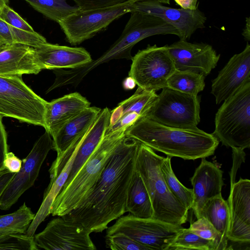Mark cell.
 I'll use <instances>...</instances> for the list:
<instances>
[{
  "instance_id": "16",
  "label": "cell",
  "mask_w": 250,
  "mask_h": 250,
  "mask_svg": "<svg viewBox=\"0 0 250 250\" xmlns=\"http://www.w3.org/2000/svg\"><path fill=\"white\" fill-rule=\"evenodd\" d=\"M229 213V240L250 242V181L241 178L231 185L227 201Z\"/></svg>"
},
{
  "instance_id": "36",
  "label": "cell",
  "mask_w": 250,
  "mask_h": 250,
  "mask_svg": "<svg viewBox=\"0 0 250 250\" xmlns=\"http://www.w3.org/2000/svg\"><path fill=\"white\" fill-rule=\"evenodd\" d=\"M80 10L104 8L119 4L129 0H73Z\"/></svg>"
},
{
  "instance_id": "27",
  "label": "cell",
  "mask_w": 250,
  "mask_h": 250,
  "mask_svg": "<svg viewBox=\"0 0 250 250\" xmlns=\"http://www.w3.org/2000/svg\"><path fill=\"white\" fill-rule=\"evenodd\" d=\"M35 216L25 203L14 212L0 215V234H25Z\"/></svg>"
},
{
  "instance_id": "9",
  "label": "cell",
  "mask_w": 250,
  "mask_h": 250,
  "mask_svg": "<svg viewBox=\"0 0 250 250\" xmlns=\"http://www.w3.org/2000/svg\"><path fill=\"white\" fill-rule=\"evenodd\" d=\"M131 60L129 76L138 87L146 90L156 91L167 87L168 79L176 70L167 44L148 45Z\"/></svg>"
},
{
  "instance_id": "15",
  "label": "cell",
  "mask_w": 250,
  "mask_h": 250,
  "mask_svg": "<svg viewBox=\"0 0 250 250\" xmlns=\"http://www.w3.org/2000/svg\"><path fill=\"white\" fill-rule=\"evenodd\" d=\"M167 47L176 70L205 77L216 67L220 58L211 45L203 42L191 43L180 39Z\"/></svg>"
},
{
  "instance_id": "23",
  "label": "cell",
  "mask_w": 250,
  "mask_h": 250,
  "mask_svg": "<svg viewBox=\"0 0 250 250\" xmlns=\"http://www.w3.org/2000/svg\"><path fill=\"white\" fill-rule=\"evenodd\" d=\"M102 109L89 106L71 118L58 130L52 139L53 149L62 154L79 137L84 133L96 120Z\"/></svg>"
},
{
  "instance_id": "37",
  "label": "cell",
  "mask_w": 250,
  "mask_h": 250,
  "mask_svg": "<svg viewBox=\"0 0 250 250\" xmlns=\"http://www.w3.org/2000/svg\"><path fill=\"white\" fill-rule=\"evenodd\" d=\"M141 117L136 112H128L124 114L115 124L107 127L105 134L123 128H127Z\"/></svg>"
},
{
  "instance_id": "13",
  "label": "cell",
  "mask_w": 250,
  "mask_h": 250,
  "mask_svg": "<svg viewBox=\"0 0 250 250\" xmlns=\"http://www.w3.org/2000/svg\"><path fill=\"white\" fill-rule=\"evenodd\" d=\"M90 233L82 225L58 216L51 220L42 231L34 235V239L39 249L94 250L96 247Z\"/></svg>"
},
{
  "instance_id": "7",
  "label": "cell",
  "mask_w": 250,
  "mask_h": 250,
  "mask_svg": "<svg viewBox=\"0 0 250 250\" xmlns=\"http://www.w3.org/2000/svg\"><path fill=\"white\" fill-rule=\"evenodd\" d=\"M200 98L167 87L162 89L145 116L175 128H194L200 122Z\"/></svg>"
},
{
  "instance_id": "20",
  "label": "cell",
  "mask_w": 250,
  "mask_h": 250,
  "mask_svg": "<svg viewBox=\"0 0 250 250\" xmlns=\"http://www.w3.org/2000/svg\"><path fill=\"white\" fill-rule=\"evenodd\" d=\"M43 69L32 47L14 44L0 52V76L37 74Z\"/></svg>"
},
{
  "instance_id": "22",
  "label": "cell",
  "mask_w": 250,
  "mask_h": 250,
  "mask_svg": "<svg viewBox=\"0 0 250 250\" xmlns=\"http://www.w3.org/2000/svg\"><path fill=\"white\" fill-rule=\"evenodd\" d=\"M110 115V110L107 107L102 109L96 120L82 136L70 173L62 188L70 183L100 144L108 126Z\"/></svg>"
},
{
  "instance_id": "32",
  "label": "cell",
  "mask_w": 250,
  "mask_h": 250,
  "mask_svg": "<svg viewBox=\"0 0 250 250\" xmlns=\"http://www.w3.org/2000/svg\"><path fill=\"white\" fill-rule=\"evenodd\" d=\"M189 230L201 237L211 240L216 245V250H227L221 234L206 218L202 217L192 223L188 228Z\"/></svg>"
},
{
  "instance_id": "14",
  "label": "cell",
  "mask_w": 250,
  "mask_h": 250,
  "mask_svg": "<svg viewBox=\"0 0 250 250\" xmlns=\"http://www.w3.org/2000/svg\"><path fill=\"white\" fill-rule=\"evenodd\" d=\"M134 11L141 12L159 17L174 27L179 33V39L188 40L198 29L205 27L207 20L198 8L187 10L163 5L155 0L134 2Z\"/></svg>"
},
{
  "instance_id": "21",
  "label": "cell",
  "mask_w": 250,
  "mask_h": 250,
  "mask_svg": "<svg viewBox=\"0 0 250 250\" xmlns=\"http://www.w3.org/2000/svg\"><path fill=\"white\" fill-rule=\"evenodd\" d=\"M89 106L90 103L78 92L47 102L44 115L45 131L53 137L64 123Z\"/></svg>"
},
{
  "instance_id": "38",
  "label": "cell",
  "mask_w": 250,
  "mask_h": 250,
  "mask_svg": "<svg viewBox=\"0 0 250 250\" xmlns=\"http://www.w3.org/2000/svg\"><path fill=\"white\" fill-rule=\"evenodd\" d=\"M2 117L0 116V170L3 168V162L8 152L7 135L2 123Z\"/></svg>"
},
{
  "instance_id": "18",
  "label": "cell",
  "mask_w": 250,
  "mask_h": 250,
  "mask_svg": "<svg viewBox=\"0 0 250 250\" xmlns=\"http://www.w3.org/2000/svg\"><path fill=\"white\" fill-rule=\"evenodd\" d=\"M190 180L193 192L191 209L198 219L205 203L209 199L221 194L224 184L223 171L214 163L202 158Z\"/></svg>"
},
{
  "instance_id": "31",
  "label": "cell",
  "mask_w": 250,
  "mask_h": 250,
  "mask_svg": "<svg viewBox=\"0 0 250 250\" xmlns=\"http://www.w3.org/2000/svg\"><path fill=\"white\" fill-rule=\"evenodd\" d=\"M216 250L213 241L201 237L189 229L182 228L168 247L167 250Z\"/></svg>"
},
{
  "instance_id": "17",
  "label": "cell",
  "mask_w": 250,
  "mask_h": 250,
  "mask_svg": "<svg viewBox=\"0 0 250 250\" xmlns=\"http://www.w3.org/2000/svg\"><path fill=\"white\" fill-rule=\"evenodd\" d=\"M250 80V44L232 56L217 76L212 81L211 93L217 104L234 95Z\"/></svg>"
},
{
  "instance_id": "33",
  "label": "cell",
  "mask_w": 250,
  "mask_h": 250,
  "mask_svg": "<svg viewBox=\"0 0 250 250\" xmlns=\"http://www.w3.org/2000/svg\"><path fill=\"white\" fill-rule=\"evenodd\" d=\"M37 250L34 236L28 237L26 234H0V250Z\"/></svg>"
},
{
  "instance_id": "34",
  "label": "cell",
  "mask_w": 250,
  "mask_h": 250,
  "mask_svg": "<svg viewBox=\"0 0 250 250\" xmlns=\"http://www.w3.org/2000/svg\"><path fill=\"white\" fill-rule=\"evenodd\" d=\"M107 247L113 250H152L123 233L105 236Z\"/></svg>"
},
{
  "instance_id": "30",
  "label": "cell",
  "mask_w": 250,
  "mask_h": 250,
  "mask_svg": "<svg viewBox=\"0 0 250 250\" xmlns=\"http://www.w3.org/2000/svg\"><path fill=\"white\" fill-rule=\"evenodd\" d=\"M49 19L59 23L80 10L77 5L71 6L66 0H24Z\"/></svg>"
},
{
  "instance_id": "26",
  "label": "cell",
  "mask_w": 250,
  "mask_h": 250,
  "mask_svg": "<svg viewBox=\"0 0 250 250\" xmlns=\"http://www.w3.org/2000/svg\"><path fill=\"white\" fill-rule=\"evenodd\" d=\"M202 217L207 219L221 234L227 247L229 213L227 201L223 199L221 194L209 199L205 203L200 212V218Z\"/></svg>"
},
{
  "instance_id": "41",
  "label": "cell",
  "mask_w": 250,
  "mask_h": 250,
  "mask_svg": "<svg viewBox=\"0 0 250 250\" xmlns=\"http://www.w3.org/2000/svg\"><path fill=\"white\" fill-rule=\"evenodd\" d=\"M181 8L187 10H195L198 8V0H174Z\"/></svg>"
},
{
  "instance_id": "45",
  "label": "cell",
  "mask_w": 250,
  "mask_h": 250,
  "mask_svg": "<svg viewBox=\"0 0 250 250\" xmlns=\"http://www.w3.org/2000/svg\"><path fill=\"white\" fill-rule=\"evenodd\" d=\"M135 2L136 1H146V0H155L159 2L162 4H170V0H134Z\"/></svg>"
},
{
  "instance_id": "3",
  "label": "cell",
  "mask_w": 250,
  "mask_h": 250,
  "mask_svg": "<svg viewBox=\"0 0 250 250\" xmlns=\"http://www.w3.org/2000/svg\"><path fill=\"white\" fill-rule=\"evenodd\" d=\"M123 128L104 134L95 150L70 183L62 188L50 211L53 216H62L76 208L92 191L116 147L125 136Z\"/></svg>"
},
{
  "instance_id": "40",
  "label": "cell",
  "mask_w": 250,
  "mask_h": 250,
  "mask_svg": "<svg viewBox=\"0 0 250 250\" xmlns=\"http://www.w3.org/2000/svg\"><path fill=\"white\" fill-rule=\"evenodd\" d=\"M15 173L10 172L5 167L0 170V197Z\"/></svg>"
},
{
  "instance_id": "4",
  "label": "cell",
  "mask_w": 250,
  "mask_h": 250,
  "mask_svg": "<svg viewBox=\"0 0 250 250\" xmlns=\"http://www.w3.org/2000/svg\"><path fill=\"white\" fill-rule=\"evenodd\" d=\"M163 158L150 147L140 143L135 169L148 193L153 210L152 218L181 226L188 220V210L171 193L166 184L160 169Z\"/></svg>"
},
{
  "instance_id": "12",
  "label": "cell",
  "mask_w": 250,
  "mask_h": 250,
  "mask_svg": "<svg viewBox=\"0 0 250 250\" xmlns=\"http://www.w3.org/2000/svg\"><path fill=\"white\" fill-rule=\"evenodd\" d=\"M51 137L45 131L22 160L20 170L15 173L0 197V209H9L21 195L34 184L48 153L53 149L54 142Z\"/></svg>"
},
{
  "instance_id": "19",
  "label": "cell",
  "mask_w": 250,
  "mask_h": 250,
  "mask_svg": "<svg viewBox=\"0 0 250 250\" xmlns=\"http://www.w3.org/2000/svg\"><path fill=\"white\" fill-rule=\"evenodd\" d=\"M33 48L44 69L79 68L90 63L92 61L89 53L83 47L46 42Z\"/></svg>"
},
{
  "instance_id": "1",
  "label": "cell",
  "mask_w": 250,
  "mask_h": 250,
  "mask_svg": "<svg viewBox=\"0 0 250 250\" xmlns=\"http://www.w3.org/2000/svg\"><path fill=\"white\" fill-rule=\"evenodd\" d=\"M140 142L125 136L116 147L94 188L76 208L62 217L102 232L126 212L127 190Z\"/></svg>"
},
{
  "instance_id": "28",
  "label": "cell",
  "mask_w": 250,
  "mask_h": 250,
  "mask_svg": "<svg viewBox=\"0 0 250 250\" xmlns=\"http://www.w3.org/2000/svg\"><path fill=\"white\" fill-rule=\"evenodd\" d=\"M205 76L188 71L175 70L167 81V87L182 93L198 95L205 87Z\"/></svg>"
},
{
  "instance_id": "10",
  "label": "cell",
  "mask_w": 250,
  "mask_h": 250,
  "mask_svg": "<svg viewBox=\"0 0 250 250\" xmlns=\"http://www.w3.org/2000/svg\"><path fill=\"white\" fill-rule=\"evenodd\" d=\"M126 23L119 38L103 55L99 61L112 59H131L132 47L140 41L158 35H174L178 31L162 19L152 15L134 11Z\"/></svg>"
},
{
  "instance_id": "8",
  "label": "cell",
  "mask_w": 250,
  "mask_h": 250,
  "mask_svg": "<svg viewBox=\"0 0 250 250\" xmlns=\"http://www.w3.org/2000/svg\"><path fill=\"white\" fill-rule=\"evenodd\" d=\"M134 0L113 6L80 10L61 21L59 24L67 41L71 45L79 44L103 31L114 20L134 11Z\"/></svg>"
},
{
  "instance_id": "2",
  "label": "cell",
  "mask_w": 250,
  "mask_h": 250,
  "mask_svg": "<svg viewBox=\"0 0 250 250\" xmlns=\"http://www.w3.org/2000/svg\"><path fill=\"white\" fill-rule=\"evenodd\" d=\"M125 134L167 156L184 160H194L212 155L220 143L212 133L197 127H172L146 117L141 118L128 127Z\"/></svg>"
},
{
  "instance_id": "25",
  "label": "cell",
  "mask_w": 250,
  "mask_h": 250,
  "mask_svg": "<svg viewBox=\"0 0 250 250\" xmlns=\"http://www.w3.org/2000/svg\"><path fill=\"white\" fill-rule=\"evenodd\" d=\"M158 94L155 91L144 90L139 87L128 99L120 103L118 106L110 111L109 127L115 124L124 114L136 112L144 117L156 100Z\"/></svg>"
},
{
  "instance_id": "39",
  "label": "cell",
  "mask_w": 250,
  "mask_h": 250,
  "mask_svg": "<svg viewBox=\"0 0 250 250\" xmlns=\"http://www.w3.org/2000/svg\"><path fill=\"white\" fill-rule=\"evenodd\" d=\"M22 165V160L15 155L13 152H8L3 162L4 167L10 172L17 173Z\"/></svg>"
},
{
  "instance_id": "24",
  "label": "cell",
  "mask_w": 250,
  "mask_h": 250,
  "mask_svg": "<svg viewBox=\"0 0 250 250\" xmlns=\"http://www.w3.org/2000/svg\"><path fill=\"white\" fill-rule=\"evenodd\" d=\"M126 212L141 218H151L153 210L151 200L139 173L135 169L127 190Z\"/></svg>"
},
{
  "instance_id": "42",
  "label": "cell",
  "mask_w": 250,
  "mask_h": 250,
  "mask_svg": "<svg viewBox=\"0 0 250 250\" xmlns=\"http://www.w3.org/2000/svg\"><path fill=\"white\" fill-rule=\"evenodd\" d=\"M242 35L247 42L250 41V18L249 17L246 18V23L242 30Z\"/></svg>"
},
{
  "instance_id": "43",
  "label": "cell",
  "mask_w": 250,
  "mask_h": 250,
  "mask_svg": "<svg viewBox=\"0 0 250 250\" xmlns=\"http://www.w3.org/2000/svg\"><path fill=\"white\" fill-rule=\"evenodd\" d=\"M136 85L134 79L130 76L125 78L123 83V87L126 90L133 89Z\"/></svg>"
},
{
  "instance_id": "44",
  "label": "cell",
  "mask_w": 250,
  "mask_h": 250,
  "mask_svg": "<svg viewBox=\"0 0 250 250\" xmlns=\"http://www.w3.org/2000/svg\"><path fill=\"white\" fill-rule=\"evenodd\" d=\"M9 45H10L0 36V52Z\"/></svg>"
},
{
  "instance_id": "35",
  "label": "cell",
  "mask_w": 250,
  "mask_h": 250,
  "mask_svg": "<svg viewBox=\"0 0 250 250\" xmlns=\"http://www.w3.org/2000/svg\"><path fill=\"white\" fill-rule=\"evenodd\" d=\"M0 19L14 27L29 32H35L31 26L5 2L0 7Z\"/></svg>"
},
{
  "instance_id": "6",
  "label": "cell",
  "mask_w": 250,
  "mask_h": 250,
  "mask_svg": "<svg viewBox=\"0 0 250 250\" xmlns=\"http://www.w3.org/2000/svg\"><path fill=\"white\" fill-rule=\"evenodd\" d=\"M47 102L36 94L21 76H0V116L45 128Z\"/></svg>"
},
{
  "instance_id": "5",
  "label": "cell",
  "mask_w": 250,
  "mask_h": 250,
  "mask_svg": "<svg viewBox=\"0 0 250 250\" xmlns=\"http://www.w3.org/2000/svg\"><path fill=\"white\" fill-rule=\"evenodd\" d=\"M212 134L227 147L250 146V80L224 101L215 116Z\"/></svg>"
},
{
  "instance_id": "11",
  "label": "cell",
  "mask_w": 250,
  "mask_h": 250,
  "mask_svg": "<svg viewBox=\"0 0 250 250\" xmlns=\"http://www.w3.org/2000/svg\"><path fill=\"white\" fill-rule=\"evenodd\" d=\"M182 228L152 218H141L129 214L120 217L107 228L106 235L123 233L152 250H167Z\"/></svg>"
},
{
  "instance_id": "29",
  "label": "cell",
  "mask_w": 250,
  "mask_h": 250,
  "mask_svg": "<svg viewBox=\"0 0 250 250\" xmlns=\"http://www.w3.org/2000/svg\"><path fill=\"white\" fill-rule=\"evenodd\" d=\"M171 157H163L160 163V169L166 184L171 193L188 210L193 201L192 189L185 187L174 173L171 165Z\"/></svg>"
}]
</instances>
